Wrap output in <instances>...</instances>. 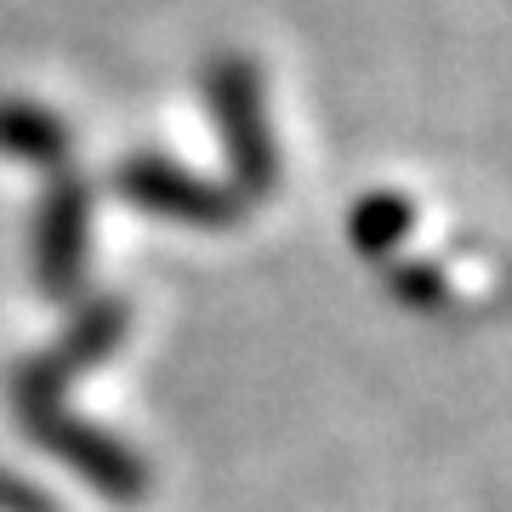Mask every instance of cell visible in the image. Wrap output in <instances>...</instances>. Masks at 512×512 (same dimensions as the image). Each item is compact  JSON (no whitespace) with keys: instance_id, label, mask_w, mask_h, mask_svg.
Listing matches in <instances>:
<instances>
[{"instance_id":"obj_1","label":"cell","mask_w":512,"mask_h":512,"mask_svg":"<svg viewBox=\"0 0 512 512\" xmlns=\"http://www.w3.org/2000/svg\"><path fill=\"white\" fill-rule=\"evenodd\" d=\"M126 319H131V308L120 302V296H97L92 308H80V319H69V330L57 336L52 348L35 353V359L12 376V410H18V427L23 421H35V416H46V410H63V387H69L74 376H86L103 353L120 348Z\"/></svg>"},{"instance_id":"obj_2","label":"cell","mask_w":512,"mask_h":512,"mask_svg":"<svg viewBox=\"0 0 512 512\" xmlns=\"http://www.w3.org/2000/svg\"><path fill=\"white\" fill-rule=\"evenodd\" d=\"M205 97H211V114H217L222 143H228V165H234L228 188L239 200H262L279 177V154H274V131H268L256 69L239 63V57H217L205 69Z\"/></svg>"},{"instance_id":"obj_3","label":"cell","mask_w":512,"mask_h":512,"mask_svg":"<svg viewBox=\"0 0 512 512\" xmlns=\"http://www.w3.org/2000/svg\"><path fill=\"white\" fill-rule=\"evenodd\" d=\"M23 433L40 444V450H52L63 467L86 478L92 490H103L109 501H137L148 490V467L137 450H126L120 439H109L103 427L92 421H74L69 410H46V416L23 421Z\"/></svg>"},{"instance_id":"obj_4","label":"cell","mask_w":512,"mask_h":512,"mask_svg":"<svg viewBox=\"0 0 512 512\" xmlns=\"http://www.w3.org/2000/svg\"><path fill=\"white\" fill-rule=\"evenodd\" d=\"M86 228H92V188L80 177H52L35 217V285L52 302H74L86 279Z\"/></svg>"},{"instance_id":"obj_5","label":"cell","mask_w":512,"mask_h":512,"mask_svg":"<svg viewBox=\"0 0 512 512\" xmlns=\"http://www.w3.org/2000/svg\"><path fill=\"white\" fill-rule=\"evenodd\" d=\"M114 188L131 205L154 211V217L194 222V228H228L245 211V200L228 183H200L194 171H183V165H171V160H154V154H131L114 171Z\"/></svg>"},{"instance_id":"obj_6","label":"cell","mask_w":512,"mask_h":512,"mask_svg":"<svg viewBox=\"0 0 512 512\" xmlns=\"http://www.w3.org/2000/svg\"><path fill=\"white\" fill-rule=\"evenodd\" d=\"M0 154L29 165H63L69 154V131L52 109L40 103H0Z\"/></svg>"},{"instance_id":"obj_7","label":"cell","mask_w":512,"mask_h":512,"mask_svg":"<svg viewBox=\"0 0 512 512\" xmlns=\"http://www.w3.org/2000/svg\"><path fill=\"white\" fill-rule=\"evenodd\" d=\"M410 222H416V211H410V200H404V194H365V200L353 205L348 234H353V245H359V256L387 262V256L404 245Z\"/></svg>"},{"instance_id":"obj_8","label":"cell","mask_w":512,"mask_h":512,"mask_svg":"<svg viewBox=\"0 0 512 512\" xmlns=\"http://www.w3.org/2000/svg\"><path fill=\"white\" fill-rule=\"evenodd\" d=\"M387 291L399 296L404 308H439L444 302V274L427 268V262H410V268H393V274H387Z\"/></svg>"},{"instance_id":"obj_9","label":"cell","mask_w":512,"mask_h":512,"mask_svg":"<svg viewBox=\"0 0 512 512\" xmlns=\"http://www.w3.org/2000/svg\"><path fill=\"white\" fill-rule=\"evenodd\" d=\"M0 512H63V507L40 484H29V478L0 473Z\"/></svg>"}]
</instances>
